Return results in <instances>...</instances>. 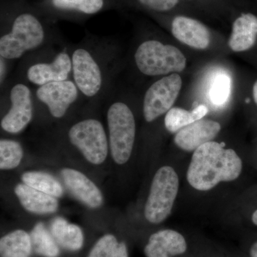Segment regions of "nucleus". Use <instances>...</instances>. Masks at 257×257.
<instances>
[{"label": "nucleus", "mask_w": 257, "mask_h": 257, "mask_svg": "<svg viewBox=\"0 0 257 257\" xmlns=\"http://www.w3.org/2000/svg\"><path fill=\"white\" fill-rule=\"evenodd\" d=\"M74 78L77 87L86 96H93L101 85V71L90 54L79 49L72 56Z\"/></svg>", "instance_id": "10"}, {"label": "nucleus", "mask_w": 257, "mask_h": 257, "mask_svg": "<svg viewBox=\"0 0 257 257\" xmlns=\"http://www.w3.org/2000/svg\"><path fill=\"white\" fill-rule=\"evenodd\" d=\"M192 111L180 107H172L166 114L165 127L171 133H177L182 128L194 122Z\"/></svg>", "instance_id": "25"}, {"label": "nucleus", "mask_w": 257, "mask_h": 257, "mask_svg": "<svg viewBox=\"0 0 257 257\" xmlns=\"http://www.w3.org/2000/svg\"><path fill=\"white\" fill-rule=\"evenodd\" d=\"M172 33L179 42L197 50H205L210 45L211 33L204 24L183 15L176 16L172 22Z\"/></svg>", "instance_id": "12"}, {"label": "nucleus", "mask_w": 257, "mask_h": 257, "mask_svg": "<svg viewBox=\"0 0 257 257\" xmlns=\"http://www.w3.org/2000/svg\"><path fill=\"white\" fill-rule=\"evenodd\" d=\"M192 111L194 119L197 121L204 119V116L207 115L208 111H209V109H208L207 106L204 105V104H200V105L194 108Z\"/></svg>", "instance_id": "28"}, {"label": "nucleus", "mask_w": 257, "mask_h": 257, "mask_svg": "<svg viewBox=\"0 0 257 257\" xmlns=\"http://www.w3.org/2000/svg\"><path fill=\"white\" fill-rule=\"evenodd\" d=\"M182 80L173 73L154 83L147 89L144 99V116L148 122L155 121L172 109L181 89Z\"/></svg>", "instance_id": "7"}, {"label": "nucleus", "mask_w": 257, "mask_h": 257, "mask_svg": "<svg viewBox=\"0 0 257 257\" xmlns=\"http://www.w3.org/2000/svg\"><path fill=\"white\" fill-rule=\"evenodd\" d=\"M242 166L234 150L225 149L224 144L209 142L194 152L187 170V181L197 190H211L221 182L237 179Z\"/></svg>", "instance_id": "1"}, {"label": "nucleus", "mask_w": 257, "mask_h": 257, "mask_svg": "<svg viewBox=\"0 0 257 257\" xmlns=\"http://www.w3.org/2000/svg\"><path fill=\"white\" fill-rule=\"evenodd\" d=\"M221 124L210 119L194 121L176 133L175 145L186 152H194L199 147L213 141L221 131Z\"/></svg>", "instance_id": "11"}, {"label": "nucleus", "mask_w": 257, "mask_h": 257, "mask_svg": "<svg viewBox=\"0 0 257 257\" xmlns=\"http://www.w3.org/2000/svg\"><path fill=\"white\" fill-rule=\"evenodd\" d=\"M69 137L88 162L98 165L105 161L109 146L104 127L97 120L79 121L70 128Z\"/></svg>", "instance_id": "6"}, {"label": "nucleus", "mask_w": 257, "mask_h": 257, "mask_svg": "<svg viewBox=\"0 0 257 257\" xmlns=\"http://www.w3.org/2000/svg\"><path fill=\"white\" fill-rule=\"evenodd\" d=\"M250 256L257 257V241L255 242L250 248Z\"/></svg>", "instance_id": "29"}, {"label": "nucleus", "mask_w": 257, "mask_h": 257, "mask_svg": "<svg viewBox=\"0 0 257 257\" xmlns=\"http://www.w3.org/2000/svg\"><path fill=\"white\" fill-rule=\"evenodd\" d=\"M61 176L69 192L79 201L92 209L100 207L103 202L102 194L87 176L79 171L69 168L61 171Z\"/></svg>", "instance_id": "13"}, {"label": "nucleus", "mask_w": 257, "mask_h": 257, "mask_svg": "<svg viewBox=\"0 0 257 257\" xmlns=\"http://www.w3.org/2000/svg\"><path fill=\"white\" fill-rule=\"evenodd\" d=\"M10 99L13 106L2 119L1 126L8 133H18L32 118L31 92L24 84H17L12 89Z\"/></svg>", "instance_id": "8"}, {"label": "nucleus", "mask_w": 257, "mask_h": 257, "mask_svg": "<svg viewBox=\"0 0 257 257\" xmlns=\"http://www.w3.org/2000/svg\"><path fill=\"white\" fill-rule=\"evenodd\" d=\"M15 192L23 207L30 212L37 214H48L55 213L59 207L56 197L29 187L25 184H20L15 187Z\"/></svg>", "instance_id": "17"}, {"label": "nucleus", "mask_w": 257, "mask_h": 257, "mask_svg": "<svg viewBox=\"0 0 257 257\" xmlns=\"http://www.w3.org/2000/svg\"><path fill=\"white\" fill-rule=\"evenodd\" d=\"M187 249V242L180 233L165 229L150 236L145 254L146 257H173L183 254Z\"/></svg>", "instance_id": "14"}, {"label": "nucleus", "mask_w": 257, "mask_h": 257, "mask_svg": "<svg viewBox=\"0 0 257 257\" xmlns=\"http://www.w3.org/2000/svg\"><path fill=\"white\" fill-rule=\"evenodd\" d=\"M71 69L72 62L69 55L61 53L52 63H40L32 66L29 69L28 77L30 82L42 86L47 83L66 80Z\"/></svg>", "instance_id": "15"}, {"label": "nucleus", "mask_w": 257, "mask_h": 257, "mask_svg": "<svg viewBox=\"0 0 257 257\" xmlns=\"http://www.w3.org/2000/svg\"><path fill=\"white\" fill-rule=\"evenodd\" d=\"M32 250L31 236L24 230H15L0 240L1 257H30Z\"/></svg>", "instance_id": "19"}, {"label": "nucleus", "mask_w": 257, "mask_h": 257, "mask_svg": "<svg viewBox=\"0 0 257 257\" xmlns=\"http://www.w3.org/2000/svg\"><path fill=\"white\" fill-rule=\"evenodd\" d=\"M88 257H128L127 247L114 235L106 234L96 241Z\"/></svg>", "instance_id": "22"}, {"label": "nucleus", "mask_w": 257, "mask_h": 257, "mask_svg": "<svg viewBox=\"0 0 257 257\" xmlns=\"http://www.w3.org/2000/svg\"><path fill=\"white\" fill-rule=\"evenodd\" d=\"M24 184L55 197H61L64 190L62 184L50 174L42 172H25L22 176Z\"/></svg>", "instance_id": "20"}, {"label": "nucleus", "mask_w": 257, "mask_h": 257, "mask_svg": "<svg viewBox=\"0 0 257 257\" xmlns=\"http://www.w3.org/2000/svg\"><path fill=\"white\" fill-rule=\"evenodd\" d=\"M60 9L79 10L85 14H94L102 8L103 0H52Z\"/></svg>", "instance_id": "26"}, {"label": "nucleus", "mask_w": 257, "mask_h": 257, "mask_svg": "<svg viewBox=\"0 0 257 257\" xmlns=\"http://www.w3.org/2000/svg\"><path fill=\"white\" fill-rule=\"evenodd\" d=\"M30 236L32 248L39 255L44 257H57L60 254L58 243L42 223L35 225Z\"/></svg>", "instance_id": "21"}, {"label": "nucleus", "mask_w": 257, "mask_h": 257, "mask_svg": "<svg viewBox=\"0 0 257 257\" xmlns=\"http://www.w3.org/2000/svg\"><path fill=\"white\" fill-rule=\"evenodd\" d=\"M257 38V17L243 13L234 20L228 45L236 52H244L254 45Z\"/></svg>", "instance_id": "16"}, {"label": "nucleus", "mask_w": 257, "mask_h": 257, "mask_svg": "<svg viewBox=\"0 0 257 257\" xmlns=\"http://www.w3.org/2000/svg\"><path fill=\"white\" fill-rule=\"evenodd\" d=\"M251 219H252L253 224L257 226V209L253 213L252 218H251Z\"/></svg>", "instance_id": "31"}, {"label": "nucleus", "mask_w": 257, "mask_h": 257, "mask_svg": "<svg viewBox=\"0 0 257 257\" xmlns=\"http://www.w3.org/2000/svg\"><path fill=\"white\" fill-rule=\"evenodd\" d=\"M77 87L71 81L47 83L37 91V96L45 103L52 116L61 118L67 112L69 106L77 99Z\"/></svg>", "instance_id": "9"}, {"label": "nucleus", "mask_w": 257, "mask_h": 257, "mask_svg": "<svg viewBox=\"0 0 257 257\" xmlns=\"http://www.w3.org/2000/svg\"><path fill=\"white\" fill-rule=\"evenodd\" d=\"M253 99H254L255 102H256L257 105V81L254 83V84H253Z\"/></svg>", "instance_id": "30"}, {"label": "nucleus", "mask_w": 257, "mask_h": 257, "mask_svg": "<svg viewBox=\"0 0 257 257\" xmlns=\"http://www.w3.org/2000/svg\"><path fill=\"white\" fill-rule=\"evenodd\" d=\"M141 4L157 12H168L175 9L180 0H138Z\"/></svg>", "instance_id": "27"}, {"label": "nucleus", "mask_w": 257, "mask_h": 257, "mask_svg": "<svg viewBox=\"0 0 257 257\" xmlns=\"http://www.w3.org/2000/svg\"><path fill=\"white\" fill-rule=\"evenodd\" d=\"M43 40V28L37 19L32 15H20L12 32L0 39V55L10 60L19 58L24 52L41 45Z\"/></svg>", "instance_id": "5"}, {"label": "nucleus", "mask_w": 257, "mask_h": 257, "mask_svg": "<svg viewBox=\"0 0 257 257\" xmlns=\"http://www.w3.org/2000/svg\"><path fill=\"white\" fill-rule=\"evenodd\" d=\"M107 121L111 157L118 165H124L131 157L136 135L133 111L124 103H114L108 110Z\"/></svg>", "instance_id": "4"}, {"label": "nucleus", "mask_w": 257, "mask_h": 257, "mask_svg": "<svg viewBox=\"0 0 257 257\" xmlns=\"http://www.w3.org/2000/svg\"><path fill=\"white\" fill-rule=\"evenodd\" d=\"M50 232L62 247L69 251H78L84 244L82 230L62 217H57L51 223Z\"/></svg>", "instance_id": "18"}, {"label": "nucleus", "mask_w": 257, "mask_h": 257, "mask_svg": "<svg viewBox=\"0 0 257 257\" xmlns=\"http://www.w3.org/2000/svg\"><path fill=\"white\" fill-rule=\"evenodd\" d=\"M140 72L147 76L165 75L182 72L187 59L177 47L149 40L139 46L135 55Z\"/></svg>", "instance_id": "2"}, {"label": "nucleus", "mask_w": 257, "mask_h": 257, "mask_svg": "<svg viewBox=\"0 0 257 257\" xmlns=\"http://www.w3.org/2000/svg\"><path fill=\"white\" fill-rule=\"evenodd\" d=\"M179 187L178 175L172 167L164 166L157 170L145 204V216L147 221L160 224L170 216Z\"/></svg>", "instance_id": "3"}, {"label": "nucleus", "mask_w": 257, "mask_h": 257, "mask_svg": "<svg viewBox=\"0 0 257 257\" xmlns=\"http://www.w3.org/2000/svg\"><path fill=\"white\" fill-rule=\"evenodd\" d=\"M231 92V77L224 73L217 74L209 88V99L214 105H224L229 99Z\"/></svg>", "instance_id": "24"}, {"label": "nucleus", "mask_w": 257, "mask_h": 257, "mask_svg": "<svg viewBox=\"0 0 257 257\" xmlns=\"http://www.w3.org/2000/svg\"><path fill=\"white\" fill-rule=\"evenodd\" d=\"M23 157V150L18 142L2 140L0 141V169L13 170L18 167Z\"/></svg>", "instance_id": "23"}]
</instances>
